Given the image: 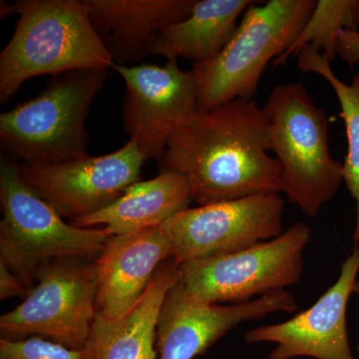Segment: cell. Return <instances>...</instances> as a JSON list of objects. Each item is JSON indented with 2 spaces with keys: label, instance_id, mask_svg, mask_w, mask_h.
Segmentation results:
<instances>
[{
  "label": "cell",
  "instance_id": "10",
  "mask_svg": "<svg viewBox=\"0 0 359 359\" xmlns=\"http://www.w3.org/2000/svg\"><path fill=\"white\" fill-rule=\"evenodd\" d=\"M146 159L136 142L104 156L61 163L15 162L26 186L63 219L102 211L139 181Z\"/></svg>",
  "mask_w": 359,
  "mask_h": 359
},
{
  "label": "cell",
  "instance_id": "9",
  "mask_svg": "<svg viewBox=\"0 0 359 359\" xmlns=\"http://www.w3.org/2000/svg\"><path fill=\"white\" fill-rule=\"evenodd\" d=\"M285 201L280 194L187 208L161 226L179 264L231 254L283 233Z\"/></svg>",
  "mask_w": 359,
  "mask_h": 359
},
{
  "label": "cell",
  "instance_id": "18",
  "mask_svg": "<svg viewBox=\"0 0 359 359\" xmlns=\"http://www.w3.org/2000/svg\"><path fill=\"white\" fill-rule=\"evenodd\" d=\"M252 0H196L185 20L169 26L159 37L152 54L168 61L187 59L196 63L215 57L230 41Z\"/></svg>",
  "mask_w": 359,
  "mask_h": 359
},
{
  "label": "cell",
  "instance_id": "14",
  "mask_svg": "<svg viewBox=\"0 0 359 359\" xmlns=\"http://www.w3.org/2000/svg\"><path fill=\"white\" fill-rule=\"evenodd\" d=\"M173 254L171 240L161 226L111 236L94 262L97 316L113 321L128 313Z\"/></svg>",
  "mask_w": 359,
  "mask_h": 359
},
{
  "label": "cell",
  "instance_id": "6",
  "mask_svg": "<svg viewBox=\"0 0 359 359\" xmlns=\"http://www.w3.org/2000/svg\"><path fill=\"white\" fill-rule=\"evenodd\" d=\"M0 262L32 287L40 266L58 259H97L111 237L106 228H78L32 192L15 161L0 159Z\"/></svg>",
  "mask_w": 359,
  "mask_h": 359
},
{
  "label": "cell",
  "instance_id": "20",
  "mask_svg": "<svg viewBox=\"0 0 359 359\" xmlns=\"http://www.w3.org/2000/svg\"><path fill=\"white\" fill-rule=\"evenodd\" d=\"M342 30L359 32V0H318L299 36L273 65H285L304 47L320 52L332 63L337 57Z\"/></svg>",
  "mask_w": 359,
  "mask_h": 359
},
{
  "label": "cell",
  "instance_id": "7",
  "mask_svg": "<svg viewBox=\"0 0 359 359\" xmlns=\"http://www.w3.org/2000/svg\"><path fill=\"white\" fill-rule=\"evenodd\" d=\"M308 224L297 223L278 237L247 249L180 264L179 283L208 304H238L287 290L302 278Z\"/></svg>",
  "mask_w": 359,
  "mask_h": 359
},
{
  "label": "cell",
  "instance_id": "21",
  "mask_svg": "<svg viewBox=\"0 0 359 359\" xmlns=\"http://www.w3.org/2000/svg\"><path fill=\"white\" fill-rule=\"evenodd\" d=\"M0 359H90L86 347L72 349L40 337L0 339Z\"/></svg>",
  "mask_w": 359,
  "mask_h": 359
},
{
  "label": "cell",
  "instance_id": "8",
  "mask_svg": "<svg viewBox=\"0 0 359 359\" xmlns=\"http://www.w3.org/2000/svg\"><path fill=\"white\" fill-rule=\"evenodd\" d=\"M67 259L40 266L39 285L13 311L2 314L4 339L40 337L72 349L88 344L97 316L95 263Z\"/></svg>",
  "mask_w": 359,
  "mask_h": 359
},
{
  "label": "cell",
  "instance_id": "22",
  "mask_svg": "<svg viewBox=\"0 0 359 359\" xmlns=\"http://www.w3.org/2000/svg\"><path fill=\"white\" fill-rule=\"evenodd\" d=\"M29 289L25 282L7 268L6 264L0 262V299H9V297H27Z\"/></svg>",
  "mask_w": 359,
  "mask_h": 359
},
{
  "label": "cell",
  "instance_id": "1",
  "mask_svg": "<svg viewBox=\"0 0 359 359\" xmlns=\"http://www.w3.org/2000/svg\"><path fill=\"white\" fill-rule=\"evenodd\" d=\"M158 164L186 176L199 205L280 193V164L269 155L268 119L254 100L198 111L170 137Z\"/></svg>",
  "mask_w": 359,
  "mask_h": 359
},
{
  "label": "cell",
  "instance_id": "23",
  "mask_svg": "<svg viewBox=\"0 0 359 359\" xmlns=\"http://www.w3.org/2000/svg\"><path fill=\"white\" fill-rule=\"evenodd\" d=\"M337 54L353 68L359 62V32L342 30L337 43Z\"/></svg>",
  "mask_w": 359,
  "mask_h": 359
},
{
  "label": "cell",
  "instance_id": "16",
  "mask_svg": "<svg viewBox=\"0 0 359 359\" xmlns=\"http://www.w3.org/2000/svg\"><path fill=\"white\" fill-rule=\"evenodd\" d=\"M179 278L180 264L170 259L157 269L128 313L113 321L96 316L86 346L90 359H157L156 332L161 306Z\"/></svg>",
  "mask_w": 359,
  "mask_h": 359
},
{
  "label": "cell",
  "instance_id": "11",
  "mask_svg": "<svg viewBox=\"0 0 359 359\" xmlns=\"http://www.w3.org/2000/svg\"><path fill=\"white\" fill-rule=\"evenodd\" d=\"M125 82L123 128L146 159H162L170 137L198 113L197 84L192 70L176 60L166 65H114Z\"/></svg>",
  "mask_w": 359,
  "mask_h": 359
},
{
  "label": "cell",
  "instance_id": "3",
  "mask_svg": "<svg viewBox=\"0 0 359 359\" xmlns=\"http://www.w3.org/2000/svg\"><path fill=\"white\" fill-rule=\"evenodd\" d=\"M263 110L269 152L280 167V192L306 216L316 217L344 182L342 164L328 147L327 113L299 82L276 86Z\"/></svg>",
  "mask_w": 359,
  "mask_h": 359
},
{
  "label": "cell",
  "instance_id": "12",
  "mask_svg": "<svg viewBox=\"0 0 359 359\" xmlns=\"http://www.w3.org/2000/svg\"><path fill=\"white\" fill-rule=\"evenodd\" d=\"M297 309L294 295L287 290L244 304H214L195 299L178 282L161 306L156 349L159 359H194L244 321L276 311L294 313Z\"/></svg>",
  "mask_w": 359,
  "mask_h": 359
},
{
  "label": "cell",
  "instance_id": "5",
  "mask_svg": "<svg viewBox=\"0 0 359 359\" xmlns=\"http://www.w3.org/2000/svg\"><path fill=\"white\" fill-rule=\"evenodd\" d=\"M108 70L55 75L39 96L0 115V142L18 162L61 163L87 157L90 108Z\"/></svg>",
  "mask_w": 359,
  "mask_h": 359
},
{
  "label": "cell",
  "instance_id": "2",
  "mask_svg": "<svg viewBox=\"0 0 359 359\" xmlns=\"http://www.w3.org/2000/svg\"><path fill=\"white\" fill-rule=\"evenodd\" d=\"M11 14L20 18L0 53V103L33 77L114 66L83 0H20L13 6L1 1L0 18Z\"/></svg>",
  "mask_w": 359,
  "mask_h": 359
},
{
  "label": "cell",
  "instance_id": "19",
  "mask_svg": "<svg viewBox=\"0 0 359 359\" xmlns=\"http://www.w3.org/2000/svg\"><path fill=\"white\" fill-rule=\"evenodd\" d=\"M299 69L325 78L339 98L341 116L346 124L347 154L342 164V177L347 190L356 202L354 244H359V74L351 84L344 83L334 74L330 61L320 52L304 47L299 54Z\"/></svg>",
  "mask_w": 359,
  "mask_h": 359
},
{
  "label": "cell",
  "instance_id": "4",
  "mask_svg": "<svg viewBox=\"0 0 359 359\" xmlns=\"http://www.w3.org/2000/svg\"><path fill=\"white\" fill-rule=\"evenodd\" d=\"M248 7L230 41L215 57L193 65L198 111L254 100L266 65L289 49L306 25L316 0H269Z\"/></svg>",
  "mask_w": 359,
  "mask_h": 359
},
{
  "label": "cell",
  "instance_id": "13",
  "mask_svg": "<svg viewBox=\"0 0 359 359\" xmlns=\"http://www.w3.org/2000/svg\"><path fill=\"white\" fill-rule=\"evenodd\" d=\"M359 271V249L342 264L337 282L306 311L290 320L250 330L248 344L273 342L269 359L354 358L346 328V308Z\"/></svg>",
  "mask_w": 359,
  "mask_h": 359
},
{
  "label": "cell",
  "instance_id": "24",
  "mask_svg": "<svg viewBox=\"0 0 359 359\" xmlns=\"http://www.w3.org/2000/svg\"><path fill=\"white\" fill-rule=\"evenodd\" d=\"M353 292H354V294H359V280H356L355 283H354ZM358 353H359V344H358Z\"/></svg>",
  "mask_w": 359,
  "mask_h": 359
},
{
  "label": "cell",
  "instance_id": "15",
  "mask_svg": "<svg viewBox=\"0 0 359 359\" xmlns=\"http://www.w3.org/2000/svg\"><path fill=\"white\" fill-rule=\"evenodd\" d=\"M196 0H83L90 22L114 65L152 54L161 33L185 20Z\"/></svg>",
  "mask_w": 359,
  "mask_h": 359
},
{
  "label": "cell",
  "instance_id": "17",
  "mask_svg": "<svg viewBox=\"0 0 359 359\" xmlns=\"http://www.w3.org/2000/svg\"><path fill=\"white\" fill-rule=\"evenodd\" d=\"M193 203L191 187L183 174L160 169L155 178L138 181L109 207L70 222L78 228L103 226L112 236L127 235L161 226Z\"/></svg>",
  "mask_w": 359,
  "mask_h": 359
}]
</instances>
